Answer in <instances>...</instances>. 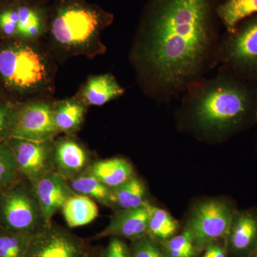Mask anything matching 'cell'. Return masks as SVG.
<instances>
[{
    "instance_id": "cell-1",
    "label": "cell",
    "mask_w": 257,
    "mask_h": 257,
    "mask_svg": "<svg viewBox=\"0 0 257 257\" xmlns=\"http://www.w3.org/2000/svg\"><path fill=\"white\" fill-rule=\"evenodd\" d=\"M222 0H150L132 60L143 90L157 102L182 95L218 67Z\"/></svg>"
},
{
    "instance_id": "cell-2",
    "label": "cell",
    "mask_w": 257,
    "mask_h": 257,
    "mask_svg": "<svg viewBox=\"0 0 257 257\" xmlns=\"http://www.w3.org/2000/svg\"><path fill=\"white\" fill-rule=\"evenodd\" d=\"M181 126L199 138L223 141L257 123V82L224 67L190 86L178 111Z\"/></svg>"
},
{
    "instance_id": "cell-3",
    "label": "cell",
    "mask_w": 257,
    "mask_h": 257,
    "mask_svg": "<svg viewBox=\"0 0 257 257\" xmlns=\"http://www.w3.org/2000/svg\"><path fill=\"white\" fill-rule=\"evenodd\" d=\"M49 224L28 179L0 188V228L33 236Z\"/></svg>"
},
{
    "instance_id": "cell-4",
    "label": "cell",
    "mask_w": 257,
    "mask_h": 257,
    "mask_svg": "<svg viewBox=\"0 0 257 257\" xmlns=\"http://www.w3.org/2000/svg\"><path fill=\"white\" fill-rule=\"evenodd\" d=\"M111 21V15L79 3L64 5L57 10L51 25L57 43L67 48H82L96 38L99 30Z\"/></svg>"
},
{
    "instance_id": "cell-5",
    "label": "cell",
    "mask_w": 257,
    "mask_h": 257,
    "mask_svg": "<svg viewBox=\"0 0 257 257\" xmlns=\"http://www.w3.org/2000/svg\"><path fill=\"white\" fill-rule=\"evenodd\" d=\"M218 67L257 82V15L245 19L221 37Z\"/></svg>"
},
{
    "instance_id": "cell-6",
    "label": "cell",
    "mask_w": 257,
    "mask_h": 257,
    "mask_svg": "<svg viewBox=\"0 0 257 257\" xmlns=\"http://www.w3.org/2000/svg\"><path fill=\"white\" fill-rule=\"evenodd\" d=\"M236 211L227 199L203 201L191 211L184 230L190 233L197 250L203 249L226 239Z\"/></svg>"
},
{
    "instance_id": "cell-7",
    "label": "cell",
    "mask_w": 257,
    "mask_h": 257,
    "mask_svg": "<svg viewBox=\"0 0 257 257\" xmlns=\"http://www.w3.org/2000/svg\"><path fill=\"white\" fill-rule=\"evenodd\" d=\"M0 74L10 87L27 91L44 85L48 72L39 52L32 47L16 45L0 51Z\"/></svg>"
},
{
    "instance_id": "cell-8",
    "label": "cell",
    "mask_w": 257,
    "mask_h": 257,
    "mask_svg": "<svg viewBox=\"0 0 257 257\" xmlns=\"http://www.w3.org/2000/svg\"><path fill=\"white\" fill-rule=\"evenodd\" d=\"M26 257H91V253L84 241L51 223L32 236Z\"/></svg>"
},
{
    "instance_id": "cell-9",
    "label": "cell",
    "mask_w": 257,
    "mask_h": 257,
    "mask_svg": "<svg viewBox=\"0 0 257 257\" xmlns=\"http://www.w3.org/2000/svg\"><path fill=\"white\" fill-rule=\"evenodd\" d=\"M58 133L54 120V109L43 101L32 102L23 106L12 123L13 139L33 142L52 141Z\"/></svg>"
},
{
    "instance_id": "cell-10",
    "label": "cell",
    "mask_w": 257,
    "mask_h": 257,
    "mask_svg": "<svg viewBox=\"0 0 257 257\" xmlns=\"http://www.w3.org/2000/svg\"><path fill=\"white\" fill-rule=\"evenodd\" d=\"M52 141L33 142L13 139L11 146L14 152L19 174L33 182L48 172L55 171Z\"/></svg>"
},
{
    "instance_id": "cell-11",
    "label": "cell",
    "mask_w": 257,
    "mask_h": 257,
    "mask_svg": "<svg viewBox=\"0 0 257 257\" xmlns=\"http://www.w3.org/2000/svg\"><path fill=\"white\" fill-rule=\"evenodd\" d=\"M230 257H252L257 251V209L236 211L225 239Z\"/></svg>"
},
{
    "instance_id": "cell-12",
    "label": "cell",
    "mask_w": 257,
    "mask_h": 257,
    "mask_svg": "<svg viewBox=\"0 0 257 257\" xmlns=\"http://www.w3.org/2000/svg\"><path fill=\"white\" fill-rule=\"evenodd\" d=\"M30 182L47 224L52 223L56 213L62 210L66 201L76 194L69 186L68 181L55 171Z\"/></svg>"
},
{
    "instance_id": "cell-13",
    "label": "cell",
    "mask_w": 257,
    "mask_h": 257,
    "mask_svg": "<svg viewBox=\"0 0 257 257\" xmlns=\"http://www.w3.org/2000/svg\"><path fill=\"white\" fill-rule=\"evenodd\" d=\"M149 205L147 202L140 207L116 211L105 229L96 234L95 239L111 236L133 241L147 236Z\"/></svg>"
},
{
    "instance_id": "cell-14",
    "label": "cell",
    "mask_w": 257,
    "mask_h": 257,
    "mask_svg": "<svg viewBox=\"0 0 257 257\" xmlns=\"http://www.w3.org/2000/svg\"><path fill=\"white\" fill-rule=\"evenodd\" d=\"M55 171L67 181L87 172L90 160L85 149L71 139H63L53 145Z\"/></svg>"
},
{
    "instance_id": "cell-15",
    "label": "cell",
    "mask_w": 257,
    "mask_h": 257,
    "mask_svg": "<svg viewBox=\"0 0 257 257\" xmlns=\"http://www.w3.org/2000/svg\"><path fill=\"white\" fill-rule=\"evenodd\" d=\"M88 172L109 188L117 187L135 176L133 165L121 157L93 162Z\"/></svg>"
},
{
    "instance_id": "cell-16",
    "label": "cell",
    "mask_w": 257,
    "mask_h": 257,
    "mask_svg": "<svg viewBox=\"0 0 257 257\" xmlns=\"http://www.w3.org/2000/svg\"><path fill=\"white\" fill-rule=\"evenodd\" d=\"M147 188L136 176L114 188H110L108 207L117 211L135 209L146 204Z\"/></svg>"
},
{
    "instance_id": "cell-17",
    "label": "cell",
    "mask_w": 257,
    "mask_h": 257,
    "mask_svg": "<svg viewBox=\"0 0 257 257\" xmlns=\"http://www.w3.org/2000/svg\"><path fill=\"white\" fill-rule=\"evenodd\" d=\"M124 93V88L120 86L114 76L106 74L91 77L83 91V96L87 104L101 106Z\"/></svg>"
},
{
    "instance_id": "cell-18",
    "label": "cell",
    "mask_w": 257,
    "mask_h": 257,
    "mask_svg": "<svg viewBox=\"0 0 257 257\" xmlns=\"http://www.w3.org/2000/svg\"><path fill=\"white\" fill-rule=\"evenodd\" d=\"M64 219L70 228L90 224L99 215L95 201L87 196L74 194L64 203L62 209Z\"/></svg>"
},
{
    "instance_id": "cell-19",
    "label": "cell",
    "mask_w": 257,
    "mask_h": 257,
    "mask_svg": "<svg viewBox=\"0 0 257 257\" xmlns=\"http://www.w3.org/2000/svg\"><path fill=\"white\" fill-rule=\"evenodd\" d=\"M217 14L225 32L230 33L245 19L257 15V0H222Z\"/></svg>"
},
{
    "instance_id": "cell-20",
    "label": "cell",
    "mask_w": 257,
    "mask_h": 257,
    "mask_svg": "<svg viewBox=\"0 0 257 257\" xmlns=\"http://www.w3.org/2000/svg\"><path fill=\"white\" fill-rule=\"evenodd\" d=\"M178 229V221L168 211L150 204L148 236L164 241L175 236Z\"/></svg>"
},
{
    "instance_id": "cell-21",
    "label": "cell",
    "mask_w": 257,
    "mask_h": 257,
    "mask_svg": "<svg viewBox=\"0 0 257 257\" xmlns=\"http://www.w3.org/2000/svg\"><path fill=\"white\" fill-rule=\"evenodd\" d=\"M85 107L81 103L68 100L61 102L54 109V120L59 133H73L84 119Z\"/></svg>"
},
{
    "instance_id": "cell-22",
    "label": "cell",
    "mask_w": 257,
    "mask_h": 257,
    "mask_svg": "<svg viewBox=\"0 0 257 257\" xmlns=\"http://www.w3.org/2000/svg\"><path fill=\"white\" fill-rule=\"evenodd\" d=\"M68 183L76 194L87 196L108 207L110 188L101 183L88 170L75 178L70 179Z\"/></svg>"
},
{
    "instance_id": "cell-23",
    "label": "cell",
    "mask_w": 257,
    "mask_h": 257,
    "mask_svg": "<svg viewBox=\"0 0 257 257\" xmlns=\"http://www.w3.org/2000/svg\"><path fill=\"white\" fill-rule=\"evenodd\" d=\"M32 238L0 228V257H26Z\"/></svg>"
},
{
    "instance_id": "cell-24",
    "label": "cell",
    "mask_w": 257,
    "mask_h": 257,
    "mask_svg": "<svg viewBox=\"0 0 257 257\" xmlns=\"http://www.w3.org/2000/svg\"><path fill=\"white\" fill-rule=\"evenodd\" d=\"M162 248L167 257H194L198 251L190 233L186 230L162 241Z\"/></svg>"
},
{
    "instance_id": "cell-25",
    "label": "cell",
    "mask_w": 257,
    "mask_h": 257,
    "mask_svg": "<svg viewBox=\"0 0 257 257\" xmlns=\"http://www.w3.org/2000/svg\"><path fill=\"white\" fill-rule=\"evenodd\" d=\"M18 10V35L25 38H35L39 36L42 28V20L40 13L28 7H20Z\"/></svg>"
},
{
    "instance_id": "cell-26",
    "label": "cell",
    "mask_w": 257,
    "mask_h": 257,
    "mask_svg": "<svg viewBox=\"0 0 257 257\" xmlns=\"http://www.w3.org/2000/svg\"><path fill=\"white\" fill-rule=\"evenodd\" d=\"M18 166L14 152L10 145H0V188L18 180Z\"/></svg>"
},
{
    "instance_id": "cell-27",
    "label": "cell",
    "mask_w": 257,
    "mask_h": 257,
    "mask_svg": "<svg viewBox=\"0 0 257 257\" xmlns=\"http://www.w3.org/2000/svg\"><path fill=\"white\" fill-rule=\"evenodd\" d=\"M132 257H167L163 248L150 236L132 241Z\"/></svg>"
},
{
    "instance_id": "cell-28",
    "label": "cell",
    "mask_w": 257,
    "mask_h": 257,
    "mask_svg": "<svg viewBox=\"0 0 257 257\" xmlns=\"http://www.w3.org/2000/svg\"><path fill=\"white\" fill-rule=\"evenodd\" d=\"M19 13L18 10L8 9L0 13V30L8 36L18 35Z\"/></svg>"
},
{
    "instance_id": "cell-29",
    "label": "cell",
    "mask_w": 257,
    "mask_h": 257,
    "mask_svg": "<svg viewBox=\"0 0 257 257\" xmlns=\"http://www.w3.org/2000/svg\"><path fill=\"white\" fill-rule=\"evenodd\" d=\"M101 257H132L130 247L121 238L111 237Z\"/></svg>"
},
{
    "instance_id": "cell-30",
    "label": "cell",
    "mask_w": 257,
    "mask_h": 257,
    "mask_svg": "<svg viewBox=\"0 0 257 257\" xmlns=\"http://www.w3.org/2000/svg\"><path fill=\"white\" fill-rule=\"evenodd\" d=\"M205 252L202 257H226V243L222 245L219 242L211 243L204 248Z\"/></svg>"
},
{
    "instance_id": "cell-31",
    "label": "cell",
    "mask_w": 257,
    "mask_h": 257,
    "mask_svg": "<svg viewBox=\"0 0 257 257\" xmlns=\"http://www.w3.org/2000/svg\"><path fill=\"white\" fill-rule=\"evenodd\" d=\"M8 113L4 108H0V138L4 135L5 131L8 128Z\"/></svg>"
},
{
    "instance_id": "cell-32",
    "label": "cell",
    "mask_w": 257,
    "mask_h": 257,
    "mask_svg": "<svg viewBox=\"0 0 257 257\" xmlns=\"http://www.w3.org/2000/svg\"><path fill=\"white\" fill-rule=\"evenodd\" d=\"M252 257H257V251L256 253H255V254L253 255V256Z\"/></svg>"
},
{
    "instance_id": "cell-33",
    "label": "cell",
    "mask_w": 257,
    "mask_h": 257,
    "mask_svg": "<svg viewBox=\"0 0 257 257\" xmlns=\"http://www.w3.org/2000/svg\"><path fill=\"white\" fill-rule=\"evenodd\" d=\"M256 149H257V141H256Z\"/></svg>"
}]
</instances>
